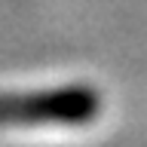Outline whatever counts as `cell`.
<instances>
[{"label": "cell", "mask_w": 147, "mask_h": 147, "mask_svg": "<svg viewBox=\"0 0 147 147\" xmlns=\"http://www.w3.org/2000/svg\"><path fill=\"white\" fill-rule=\"evenodd\" d=\"M104 101L92 86H58L0 95V126H86Z\"/></svg>", "instance_id": "6da1fadb"}]
</instances>
